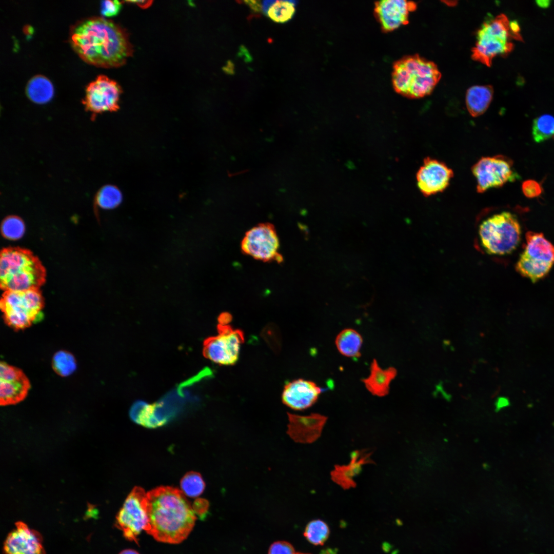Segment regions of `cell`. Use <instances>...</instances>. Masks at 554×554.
<instances>
[{
	"label": "cell",
	"instance_id": "cell-37",
	"mask_svg": "<svg viewBox=\"0 0 554 554\" xmlns=\"http://www.w3.org/2000/svg\"><path fill=\"white\" fill-rule=\"evenodd\" d=\"M238 56L243 58L246 62H250L252 60V56L246 48L242 45L239 48Z\"/></svg>",
	"mask_w": 554,
	"mask_h": 554
},
{
	"label": "cell",
	"instance_id": "cell-35",
	"mask_svg": "<svg viewBox=\"0 0 554 554\" xmlns=\"http://www.w3.org/2000/svg\"><path fill=\"white\" fill-rule=\"evenodd\" d=\"M244 3L247 5L251 12L259 14L262 12V2L260 1H245Z\"/></svg>",
	"mask_w": 554,
	"mask_h": 554
},
{
	"label": "cell",
	"instance_id": "cell-38",
	"mask_svg": "<svg viewBox=\"0 0 554 554\" xmlns=\"http://www.w3.org/2000/svg\"><path fill=\"white\" fill-rule=\"evenodd\" d=\"M509 405L508 400L504 397H500L497 399L496 402V408L497 410H499Z\"/></svg>",
	"mask_w": 554,
	"mask_h": 554
},
{
	"label": "cell",
	"instance_id": "cell-6",
	"mask_svg": "<svg viewBox=\"0 0 554 554\" xmlns=\"http://www.w3.org/2000/svg\"><path fill=\"white\" fill-rule=\"evenodd\" d=\"M511 38L516 39L505 15L500 14L485 22L477 32L476 44L472 50V58L490 66L494 57L505 55L512 50Z\"/></svg>",
	"mask_w": 554,
	"mask_h": 554
},
{
	"label": "cell",
	"instance_id": "cell-18",
	"mask_svg": "<svg viewBox=\"0 0 554 554\" xmlns=\"http://www.w3.org/2000/svg\"><path fill=\"white\" fill-rule=\"evenodd\" d=\"M322 390L314 382L299 379L285 385L282 399L283 403L291 409L302 410L312 406Z\"/></svg>",
	"mask_w": 554,
	"mask_h": 554
},
{
	"label": "cell",
	"instance_id": "cell-12",
	"mask_svg": "<svg viewBox=\"0 0 554 554\" xmlns=\"http://www.w3.org/2000/svg\"><path fill=\"white\" fill-rule=\"evenodd\" d=\"M218 334L207 339L203 353L210 361L222 365H232L238 360L241 345L244 341L242 330L229 325H217Z\"/></svg>",
	"mask_w": 554,
	"mask_h": 554
},
{
	"label": "cell",
	"instance_id": "cell-42",
	"mask_svg": "<svg viewBox=\"0 0 554 554\" xmlns=\"http://www.w3.org/2000/svg\"><path fill=\"white\" fill-rule=\"evenodd\" d=\"M119 554H139L133 549H125L122 551Z\"/></svg>",
	"mask_w": 554,
	"mask_h": 554
},
{
	"label": "cell",
	"instance_id": "cell-13",
	"mask_svg": "<svg viewBox=\"0 0 554 554\" xmlns=\"http://www.w3.org/2000/svg\"><path fill=\"white\" fill-rule=\"evenodd\" d=\"M122 92L116 82L100 75L87 86L83 104L86 110L92 113L93 119L96 114L117 110Z\"/></svg>",
	"mask_w": 554,
	"mask_h": 554
},
{
	"label": "cell",
	"instance_id": "cell-41",
	"mask_svg": "<svg viewBox=\"0 0 554 554\" xmlns=\"http://www.w3.org/2000/svg\"><path fill=\"white\" fill-rule=\"evenodd\" d=\"M537 5L541 8H547L549 6L550 1H537Z\"/></svg>",
	"mask_w": 554,
	"mask_h": 554
},
{
	"label": "cell",
	"instance_id": "cell-28",
	"mask_svg": "<svg viewBox=\"0 0 554 554\" xmlns=\"http://www.w3.org/2000/svg\"><path fill=\"white\" fill-rule=\"evenodd\" d=\"M181 487L186 496L194 498L202 493L205 489V483L200 473L190 472L181 479Z\"/></svg>",
	"mask_w": 554,
	"mask_h": 554
},
{
	"label": "cell",
	"instance_id": "cell-36",
	"mask_svg": "<svg viewBox=\"0 0 554 554\" xmlns=\"http://www.w3.org/2000/svg\"><path fill=\"white\" fill-rule=\"evenodd\" d=\"M232 319L231 314L228 312H224L220 314L218 317L219 324L225 325H229Z\"/></svg>",
	"mask_w": 554,
	"mask_h": 554
},
{
	"label": "cell",
	"instance_id": "cell-15",
	"mask_svg": "<svg viewBox=\"0 0 554 554\" xmlns=\"http://www.w3.org/2000/svg\"><path fill=\"white\" fill-rule=\"evenodd\" d=\"M0 402L2 405L17 403L28 394L30 383L19 368L1 362L0 365Z\"/></svg>",
	"mask_w": 554,
	"mask_h": 554
},
{
	"label": "cell",
	"instance_id": "cell-43",
	"mask_svg": "<svg viewBox=\"0 0 554 554\" xmlns=\"http://www.w3.org/2000/svg\"><path fill=\"white\" fill-rule=\"evenodd\" d=\"M298 554H304V553H298ZM323 554H324V553H323Z\"/></svg>",
	"mask_w": 554,
	"mask_h": 554
},
{
	"label": "cell",
	"instance_id": "cell-23",
	"mask_svg": "<svg viewBox=\"0 0 554 554\" xmlns=\"http://www.w3.org/2000/svg\"><path fill=\"white\" fill-rule=\"evenodd\" d=\"M26 93L28 97L36 104H45L50 101L54 94V88L51 81L46 77L37 75L28 82Z\"/></svg>",
	"mask_w": 554,
	"mask_h": 554
},
{
	"label": "cell",
	"instance_id": "cell-26",
	"mask_svg": "<svg viewBox=\"0 0 554 554\" xmlns=\"http://www.w3.org/2000/svg\"><path fill=\"white\" fill-rule=\"evenodd\" d=\"M52 366L57 374L65 377L70 375L75 370L76 362L72 353L65 350H60L54 354Z\"/></svg>",
	"mask_w": 554,
	"mask_h": 554
},
{
	"label": "cell",
	"instance_id": "cell-17",
	"mask_svg": "<svg viewBox=\"0 0 554 554\" xmlns=\"http://www.w3.org/2000/svg\"><path fill=\"white\" fill-rule=\"evenodd\" d=\"M4 551L5 554H45L41 535L22 521L8 534Z\"/></svg>",
	"mask_w": 554,
	"mask_h": 554
},
{
	"label": "cell",
	"instance_id": "cell-14",
	"mask_svg": "<svg viewBox=\"0 0 554 554\" xmlns=\"http://www.w3.org/2000/svg\"><path fill=\"white\" fill-rule=\"evenodd\" d=\"M453 176L452 170L445 163L426 157L417 173V185L424 196H429L444 191Z\"/></svg>",
	"mask_w": 554,
	"mask_h": 554
},
{
	"label": "cell",
	"instance_id": "cell-22",
	"mask_svg": "<svg viewBox=\"0 0 554 554\" xmlns=\"http://www.w3.org/2000/svg\"><path fill=\"white\" fill-rule=\"evenodd\" d=\"M363 344L362 335L355 330L346 328L336 337L335 344L339 352L348 358H359Z\"/></svg>",
	"mask_w": 554,
	"mask_h": 554
},
{
	"label": "cell",
	"instance_id": "cell-31",
	"mask_svg": "<svg viewBox=\"0 0 554 554\" xmlns=\"http://www.w3.org/2000/svg\"><path fill=\"white\" fill-rule=\"evenodd\" d=\"M522 190L524 195L528 198H535L542 193V185L537 181L528 180L523 182Z\"/></svg>",
	"mask_w": 554,
	"mask_h": 554
},
{
	"label": "cell",
	"instance_id": "cell-19",
	"mask_svg": "<svg viewBox=\"0 0 554 554\" xmlns=\"http://www.w3.org/2000/svg\"><path fill=\"white\" fill-rule=\"evenodd\" d=\"M397 374V371L394 367L383 369L374 359L370 364L369 375L361 381L372 394L383 397L388 394L390 384Z\"/></svg>",
	"mask_w": 554,
	"mask_h": 554
},
{
	"label": "cell",
	"instance_id": "cell-34",
	"mask_svg": "<svg viewBox=\"0 0 554 554\" xmlns=\"http://www.w3.org/2000/svg\"><path fill=\"white\" fill-rule=\"evenodd\" d=\"M192 508L196 513L201 517H204L208 511L209 503L205 499H199L194 502Z\"/></svg>",
	"mask_w": 554,
	"mask_h": 554
},
{
	"label": "cell",
	"instance_id": "cell-1",
	"mask_svg": "<svg viewBox=\"0 0 554 554\" xmlns=\"http://www.w3.org/2000/svg\"><path fill=\"white\" fill-rule=\"evenodd\" d=\"M70 40L74 51L84 61L98 67L123 66L133 53L127 32L103 17L79 22L71 30Z\"/></svg>",
	"mask_w": 554,
	"mask_h": 554
},
{
	"label": "cell",
	"instance_id": "cell-16",
	"mask_svg": "<svg viewBox=\"0 0 554 554\" xmlns=\"http://www.w3.org/2000/svg\"><path fill=\"white\" fill-rule=\"evenodd\" d=\"M416 8L412 1L384 0L375 3L374 12L382 30L389 32L407 24L409 13Z\"/></svg>",
	"mask_w": 554,
	"mask_h": 554
},
{
	"label": "cell",
	"instance_id": "cell-2",
	"mask_svg": "<svg viewBox=\"0 0 554 554\" xmlns=\"http://www.w3.org/2000/svg\"><path fill=\"white\" fill-rule=\"evenodd\" d=\"M149 522L146 532L157 541L177 544L194 525L195 512L179 489L161 486L147 493Z\"/></svg>",
	"mask_w": 554,
	"mask_h": 554
},
{
	"label": "cell",
	"instance_id": "cell-5",
	"mask_svg": "<svg viewBox=\"0 0 554 554\" xmlns=\"http://www.w3.org/2000/svg\"><path fill=\"white\" fill-rule=\"evenodd\" d=\"M479 234L481 245L487 253L502 255L510 253L519 245L521 227L515 215L503 211L483 221Z\"/></svg>",
	"mask_w": 554,
	"mask_h": 554
},
{
	"label": "cell",
	"instance_id": "cell-10",
	"mask_svg": "<svg viewBox=\"0 0 554 554\" xmlns=\"http://www.w3.org/2000/svg\"><path fill=\"white\" fill-rule=\"evenodd\" d=\"M116 526L128 540L137 542L138 535L146 531L149 522L147 493L140 487H134L126 498L116 518Z\"/></svg>",
	"mask_w": 554,
	"mask_h": 554
},
{
	"label": "cell",
	"instance_id": "cell-29",
	"mask_svg": "<svg viewBox=\"0 0 554 554\" xmlns=\"http://www.w3.org/2000/svg\"><path fill=\"white\" fill-rule=\"evenodd\" d=\"M25 224L23 220L14 215L6 217L1 225L3 235L10 240H14L21 238L25 232Z\"/></svg>",
	"mask_w": 554,
	"mask_h": 554
},
{
	"label": "cell",
	"instance_id": "cell-7",
	"mask_svg": "<svg viewBox=\"0 0 554 554\" xmlns=\"http://www.w3.org/2000/svg\"><path fill=\"white\" fill-rule=\"evenodd\" d=\"M43 307L44 300L38 289L5 291L1 301L4 322L15 330L26 329L37 322Z\"/></svg>",
	"mask_w": 554,
	"mask_h": 554
},
{
	"label": "cell",
	"instance_id": "cell-3",
	"mask_svg": "<svg viewBox=\"0 0 554 554\" xmlns=\"http://www.w3.org/2000/svg\"><path fill=\"white\" fill-rule=\"evenodd\" d=\"M0 274L4 291L38 289L45 279V270L38 259L30 251L19 248L2 251Z\"/></svg>",
	"mask_w": 554,
	"mask_h": 554
},
{
	"label": "cell",
	"instance_id": "cell-27",
	"mask_svg": "<svg viewBox=\"0 0 554 554\" xmlns=\"http://www.w3.org/2000/svg\"><path fill=\"white\" fill-rule=\"evenodd\" d=\"M329 535L327 524L321 520L310 522L307 525L304 536L307 540L315 545H323Z\"/></svg>",
	"mask_w": 554,
	"mask_h": 554
},
{
	"label": "cell",
	"instance_id": "cell-20",
	"mask_svg": "<svg viewBox=\"0 0 554 554\" xmlns=\"http://www.w3.org/2000/svg\"><path fill=\"white\" fill-rule=\"evenodd\" d=\"M493 93V87L490 85L470 87L466 94V105L470 114L473 117L483 114L491 102Z\"/></svg>",
	"mask_w": 554,
	"mask_h": 554
},
{
	"label": "cell",
	"instance_id": "cell-33",
	"mask_svg": "<svg viewBox=\"0 0 554 554\" xmlns=\"http://www.w3.org/2000/svg\"><path fill=\"white\" fill-rule=\"evenodd\" d=\"M269 554H295L294 549L288 543L278 542L270 547Z\"/></svg>",
	"mask_w": 554,
	"mask_h": 554
},
{
	"label": "cell",
	"instance_id": "cell-40",
	"mask_svg": "<svg viewBox=\"0 0 554 554\" xmlns=\"http://www.w3.org/2000/svg\"><path fill=\"white\" fill-rule=\"evenodd\" d=\"M129 2H130V3H135L136 5H137L141 8H148V7H149L151 5V4L152 3V1H129Z\"/></svg>",
	"mask_w": 554,
	"mask_h": 554
},
{
	"label": "cell",
	"instance_id": "cell-9",
	"mask_svg": "<svg viewBox=\"0 0 554 554\" xmlns=\"http://www.w3.org/2000/svg\"><path fill=\"white\" fill-rule=\"evenodd\" d=\"M280 241L274 226L262 223L248 230L241 243L243 253L264 262H283L279 253Z\"/></svg>",
	"mask_w": 554,
	"mask_h": 554
},
{
	"label": "cell",
	"instance_id": "cell-8",
	"mask_svg": "<svg viewBox=\"0 0 554 554\" xmlns=\"http://www.w3.org/2000/svg\"><path fill=\"white\" fill-rule=\"evenodd\" d=\"M524 250L517 263V271L535 283L544 277L554 264V245L543 233L528 231Z\"/></svg>",
	"mask_w": 554,
	"mask_h": 554
},
{
	"label": "cell",
	"instance_id": "cell-24",
	"mask_svg": "<svg viewBox=\"0 0 554 554\" xmlns=\"http://www.w3.org/2000/svg\"><path fill=\"white\" fill-rule=\"evenodd\" d=\"M532 136L537 143L554 138V116L543 114L536 117L532 123Z\"/></svg>",
	"mask_w": 554,
	"mask_h": 554
},
{
	"label": "cell",
	"instance_id": "cell-21",
	"mask_svg": "<svg viewBox=\"0 0 554 554\" xmlns=\"http://www.w3.org/2000/svg\"><path fill=\"white\" fill-rule=\"evenodd\" d=\"M298 2L292 0H266L262 2V12L272 21L286 23L293 17Z\"/></svg>",
	"mask_w": 554,
	"mask_h": 554
},
{
	"label": "cell",
	"instance_id": "cell-25",
	"mask_svg": "<svg viewBox=\"0 0 554 554\" xmlns=\"http://www.w3.org/2000/svg\"><path fill=\"white\" fill-rule=\"evenodd\" d=\"M123 200L121 191L116 186L107 185L102 187L95 198V204L103 209H112L120 205Z\"/></svg>",
	"mask_w": 554,
	"mask_h": 554
},
{
	"label": "cell",
	"instance_id": "cell-30",
	"mask_svg": "<svg viewBox=\"0 0 554 554\" xmlns=\"http://www.w3.org/2000/svg\"><path fill=\"white\" fill-rule=\"evenodd\" d=\"M262 336L274 352H279L281 347V335L279 329L275 324L266 325L262 330Z\"/></svg>",
	"mask_w": 554,
	"mask_h": 554
},
{
	"label": "cell",
	"instance_id": "cell-11",
	"mask_svg": "<svg viewBox=\"0 0 554 554\" xmlns=\"http://www.w3.org/2000/svg\"><path fill=\"white\" fill-rule=\"evenodd\" d=\"M471 170L479 193L500 187L520 177L513 170L511 161L502 155L482 157L473 165Z\"/></svg>",
	"mask_w": 554,
	"mask_h": 554
},
{
	"label": "cell",
	"instance_id": "cell-39",
	"mask_svg": "<svg viewBox=\"0 0 554 554\" xmlns=\"http://www.w3.org/2000/svg\"><path fill=\"white\" fill-rule=\"evenodd\" d=\"M223 70L228 74H233L234 71V64L231 61L227 62L226 65L223 67Z\"/></svg>",
	"mask_w": 554,
	"mask_h": 554
},
{
	"label": "cell",
	"instance_id": "cell-32",
	"mask_svg": "<svg viewBox=\"0 0 554 554\" xmlns=\"http://www.w3.org/2000/svg\"><path fill=\"white\" fill-rule=\"evenodd\" d=\"M122 7L118 1H104L101 2V13L104 16H113L117 15Z\"/></svg>",
	"mask_w": 554,
	"mask_h": 554
},
{
	"label": "cell",
	"instance_id": "cell-4",
	"mask_svg": "<svg viewBox=\"0 0 554 554\" xmlns=\"http://www.w3.org/2000/svg\"><path fill=\"white\" fill-rule=\"evenodd\" d=\"M441 77L437 66L418 54L402 57L393 66L394 89L409 98H418L429 94Z\"/></svg>",
	"mask_w": 554,
	"mask_h": 554
}]
</instances>
